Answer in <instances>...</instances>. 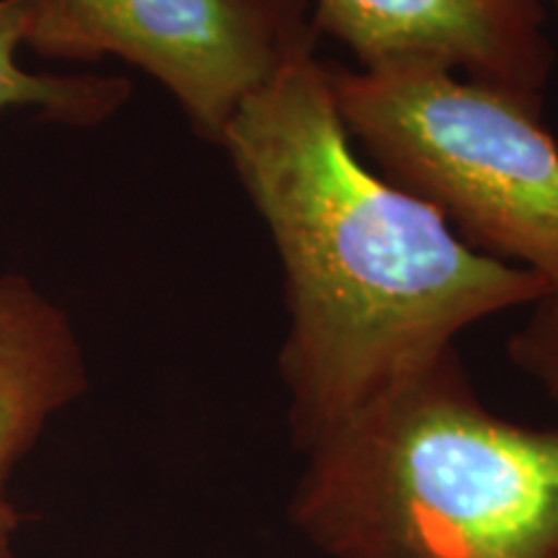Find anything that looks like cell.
<instances>
[{"mask_svg":"<svg viewBox=\"0 0 558 558\" xmlns=\"http://www.w3.org/2000/svg\"><path fill=\"white\" fill-rule=\"evenodd\" d=\"M554 5H556V9H558V0H554Z\"/></svg>","mask_w":558,"mask_h":558,"instance_id":"9","label":"cell"},{"mask_svg":"<svg viewBox=\"0 0 558 558\" xmlns=\"http://www.w3.org/2000/svg\"><path fill=\"white\" fill-rule=\"evenodd\" d=\"M303 458L288 522L326 558H558V424L497 414L458 347Z\"/></svg>","mask_w":558,"mask_h":558,"instance_id":"2","label":"cell"},{"mask_svg":"<svg viewBox=\"0 0 558 558\" xmlns=\"http://www.w3.org/2000/svg\"><path fill=\"white\" fill-rule=\"evenodd\" d=\"M507 357L558 407V292L530 305L525 324L507 339Z\"/></svg>","mask_w":558,"mask_h":558,"instance_id":"8","label":"cell"},{"mask_svg":"<svg viewBox=\"0 0 558 558\" xmlns=\"http://www.w3.org/2000/svg\"><path fill=\"white\" fill-rule=\"evenodd\" d=\"M311 13L354 68H445L546 109L556 65L546 0H311Z\"/></svg>","mask_w":558,"mask_h":558,"instance_id":"5","label":"cell"},{"mask_svg":"<svg viewBox=\"0 0 558 558\" xmlns=\"http://www.w3.org/2000/svg\"><path fill=\"white\" fill-rule=\"evenodd\" d=\"M362 158L478 254L558 292V143L538 107L445 68L326 62Z\"/></svg>","mask_w":558,"mask_h":558,"instance_id":"3","label":"cell"},{"mask_svg":"<svg viewBox=\"0 0 558 558\" xmlns=\"http://www.w3.org/2000/svg\"><path fill=\"white\" fill-rule=\"evenodd\" d=\"M86 388V360L65 313L26 277H0V558H11L21 525L13 473L47 422Z\"/></svg>","mask_w":558,"mask_h":558,"instance_id":"6","label":"cell"},{"mask_svg":"<svg viewBox=\"0 0 558 558\" xmlns=\"http://www.w3.org/2000/svg\"><path fill=\"white\" fill-rule=\"evenodd\" d=\"M220 148L282 264L277 373L300 456L471 326L548 295L362 158L318 54L251 96Z\"/></svg>","mask_w":558,"mask_h":558,"instance_id":"1","label":"cell"},{"mask_svg":"<svg viewBox=\"0 0 558 558\" xmlns=\"http://www.w3.org/2000/svg\"><path fill=\"white\" fill-rule=\"evenodd\" d=\"M318 41L311 0H34L24 37L47 60L140 68L218 148L243 104Z\"/></svg>","mask_w":558,"mask_h":558,"instance_id":"4","label":"cell"},{"mask_svg":"<svg viewBox=\"0 0 558 558\" xmlns=\"http://www.w3.org/2000/svg\"><path fill=\"white\" fill-rule=\"evenodd\" d=\"M34 0H0V109L37 107L47 120L90 128L114 117L132 83L114 75H34L16 65Z\"/></svg>","mask_w":558,"mask_h":558,"instance_id":"7","label":"cell"}]
</instances>
